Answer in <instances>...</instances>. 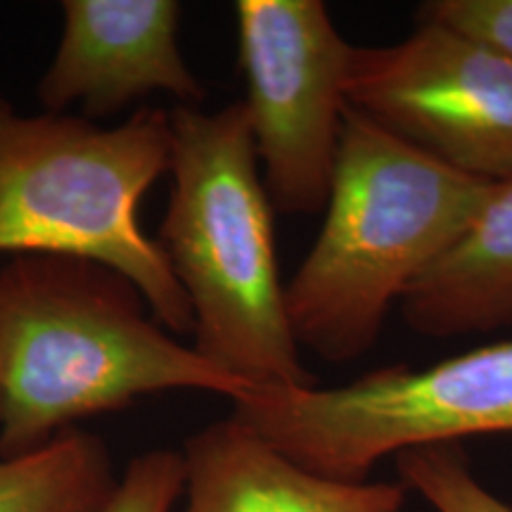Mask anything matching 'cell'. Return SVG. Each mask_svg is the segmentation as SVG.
Instances as JSON below:
<instances>
[{
    "instance_id": "7c38bea8",
    "label": "cell",
    "mask_w": 512,
    "mask_h": 512,
    "mask_svg": "<svg viewBox=\"0 0 512 512\" xmlns=\"http://www.w3.org/2000/svg\"><path fill=\"white\" fill-rule=\"evenodd\" d=\"M401 484L415 491L434 512H512L472 472L458 444H434L396 456Z\"/></svg>"
},
{
    "instance_id": "8fae6325",
    "label": "cell",
    "mask_w": 512,
    "mask_h": 512,
    "mask_svg": "<svg viewBox=\"0 0 512 512\" xmlns=\"http://www.w3.org/2000/svg\"><path fill=\"white\" fill-rule=\"evenodd\" d=\"M117 484L105 441L72 427L36 451L0 458V512H102Z\"/></svg>"
},
{
    "instance_id": "9c48e42d",
    "label": "cell",
    "mask_w": 512,
    "mask_h": 512,
    "mask_svg": "<svg viewBox=\"0 0 512 512\" xmlns=\"http://www.w3.org/2000/svg\"><path fill=\"white\" fill-rule=\"evenodd\" d=\"M185 512H403L401 482H342L306 470L230 415L185 441Z\"/></svg>"
},
{
    "instance_id": "ba28073f",
    "label": "cell",
    "mask_w": 512,
    "mask_h": 512,
    "mask_svg": "<svg viewBox=\"0 0 512 512\" xmlns=\"http://www.w3.org/2000/svg\"><path fill=\"white\" fill-rule=\"evenodd\" d=\"M181 17L176 0H64L60 46L36 86L41 107L79 105L91 121L155 93L200 107L207 88L181 53Z\"/></svg>"
},
{
    "instance_id": "52a82bcc",
    "label": "cell",
    "mask_w": 512,
    "mask_h": 512,
    "mask_svg": "<svg viewBox=\"0 0 512 512\" xmlns=\"http://www.w3.org/2000/svg\"><path fill=\"white\" fill-rule=\"evenodd\" d=\"M351 110L458 174L512 178V60L437 22L389 46H351Z\"/></svg>"
},
{
    "instance_id": "30bf717a",
    "label": "cell",
    "mask_w": 512,
    "mask_h": 512,
    "mask_svg": "<svg viewBox=\"0 0 512 512\" xmlns=\"http://www.w3.org/2000/svg\"><path fill=\"white\" fill-rule=\"evenodd\" d=\"M420 337L453 339L512 330V178L494 183L484 207L401 302Z\"/></svg>"
},
{
    "instance_id": "3957f363",
    "label": "cell",
    "mask_w": 512,
    "mask_h": 512,
    "mask_svg": "<svg viewBox=\"0 0 512 512\" xmlns=\"http://www.w3.org/2000/svg\"><path fill=\"white\" fill-rule=\"evenodd\" d=\"M169 112L171 195L155 240L188 297L192 349L249 387H313L287 318L245 105Z\"/></svg>"
},
{
    "instance_id": "5bb4252c",
    "label": "cell",
    "mask_w": 512,
    "mask_h": 512,
    "mask_svg": "<svg viewBox=\"0 0 512 512\" xmlns=\"http://www.w3.org/2000/svg\"><path fill=\"white\" fill-rule=\"evenodd\" d=\"M415 19L444 24L512 60V0H427Z\"/></svg>"
},
{
    "instance_id": "5b68a950",
    "label": "cell",
    "mask_w": 512,
    "mask_h": 512,
    "mask_svg": "<svg viewBox=\"0 0 512 512\" xmlns=\"http://www.w3.org/2000/svg\"><path fill=\"white\" fill-rule=\"evenodd\" d=\"M233 418L316 475L366 482L387 456L512 434V339L339 387H249Z\"/></svg>"
},
{
    "instance_id": "277c9868",
    "label": "cell",
    "mask_w": 512,
    "mask_h": 512,
    "mask_svg": "<svg viewBox=\"0 0 512 512\" xmlns=\"http://www.w3.org/2000/svg\"><path fill=\"white\" fill-rule=\"evenodd\" d=\"M171 112L140 107L119 126L22 114L0 91V256L62 254L105 264L143 292L157 323L192 335V311L140 202L171 166Z\"/></svg>"
},
{
    "instance_id": "7a4b0ae2",
    "label": "cell",
    "mask_w": 512,
    "mask_h": 512,
    "mask_svg": "<svg viewBox=\"0 0 512 512\" xmlns=\"http://www.w3.org/2000/svg\"><path fill=\"white\" fill-rule=\"evenodd\" d=\"M491 188L349 107L323 226L285 283L299 347L330 363L366 356L394 304L463 238Z\"/></svg>"
},
{
    "instance_id": "4fadbf2b",
    "label": "cell",
    "mask_w": 512,
    "mask_h": 512,
    "mask_svg": "<svg viewBox=\"0 0 512 512\" xmlns=\"http://www.w3.org/2000/svg\"><path fill=\"white\" fill-rule=\"evenodd\" d=\"M185 489L183 456L155 448L126 465L102 512H171Z\"/></svg>"
},
{
    "instance_id": "8992f818",
    "label": "cell",
    "mask_w": 512,
    "mask_h": 512,
    "mask_svg": "<svg viewBox=\"0 0 512 512\" xmlns=\"http://www.w3.org/2000/svg\"><path fill=\"white\" fill-rule=\"evenodd\" d=\"M238 60L261 181L273 209L320 214L347 117L351 46L320 0H238Z\"/></svg>"
},
{
    "instance_id": "6da1fadb",
    "label": "cell",
    "mask_w": 512,
    "mask_h": 512,
    "mask_svg": "<svg viewBox=\"0 0 512 512\" xmlns=\"http://www.w3.org/2000/svg\"><path fill=\"white\" fill-rule=\"evenodd\" d=\"M247 389L162 328L114 268L62 254L0 264V458L36 451L79 420L143 396L235 401Z\"/></svg>"
}]
</instances>
